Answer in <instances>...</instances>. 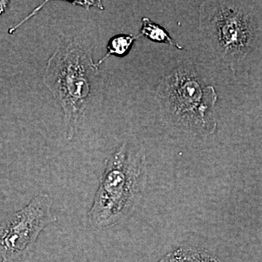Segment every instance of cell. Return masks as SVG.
<instances>
[{
	"mask_svg": "<svg viewBox=\"0 0 262 262\" xmlns=\"http://www.w3.org/2000/svg\"><path fill=\"white\" fill-rule=\"evenodd\" d=\"M163 100L169 116L175 123L201 136L216 128L214 106L218 99L214 88L205 85L189 71H176L167 77Z\"/></svg>",
	"mask_w": 262,
	"mask_h": 262,
	"instance_id": "277c9868",
	"label": "cell"
},
{
	"mask_svg": "<svg viewBox=\"0 0 262 262\" xmlns=\"http://www.w3.org/2000/svg\"><path fill=\"white\" fill-rule=\"evenodd\" d=\"M199 29L219 61L235 74L261 39V9L253 2H204L200 6Z\"/></svg>",
	"mask_w": 262,
	"mask_h": 262,
	"instance_id": "7a4b0ae2",
	"label": "cell"
},
{
	"mask_svg": "<svg viewBox=\"0 0 262 262\" xmlns=\"http://www.w3.org/2000/svg\"><path fill=\"white\" fill-rule=\"evenodd\" d=\"M159 262H181L179 250H177L173 253H169L163 259L160 260Z\"/></svg>",
	"mask_w": 262,
	"mask_h": 262,
	"instance_id": "30bf717a",
	"label": "cell"
},
{
	"mask_svg": "<svg viewBox=\"0 0 262 262\" xmlns=\"http://www.w3.org/2000/svg\"><path fill=\"white\" fill-rule=\"evenodd\" d=\"M73 5H80V6L83 7L85 9L89 10L91 7H96L98 9L103 10L102 4L101 2L100 1H75L72 3Z\"/></svg>",
	"mask_w": 262,
	"mask_h": 262,
	"instance_id": "9c48e42d",
	"label": "cell"
},
{
	"mask_svg": "<svg viewBox=\"0 0 262 262\" xmlns=\"http://www.w3.org/2000/svg\"><path fill=\"white\" fill-rule=\"evenodd\" d=\"M181 262H224L213 253L196 248H179Z\"/></svg>",
	"mask_w": 262,
	"mask_h": 262,
	"instance_id": "ba28073f",
	"label": "cell"
},
{
	"mask_svg": "<svg viewBox=\"0 0 262 262\" xmlns=\"http://www.w3.org/2000/svg\"><path fill=\"white\" fill-rule=\"evenodd\" d=\"M98 72L91 51L75 39H62L48 61L44 83L63 110L68 139L75 135L87 110Z\"/></svg>",
	"mask_w": 262,
	"mask_h": 262,
	"instance_id": "3957f363",
	"label": "cell"
},
{
	"mask_svg": "<svg viewBox=\"0 0 262 262\" xmlns=\"http://www.w3.org/2000/svg\"><path fill=\"white\" fill-rule=\"evenodd\" d=\"M140 35L145 36L153 42L168 44L178 50L183 49V47L170 37V34L165 29L146 17L142 18V27L141 29Z\"/></svg>",
	"mask_w": 262,
	"mask_h": 262,
	"instance_id": "8992f818",
	"label": "cell"
},
{
	"mask_svg": "<svg viewBox=\"0 0 262 262\" xmlns=\"http://www.w3.org/2000/svg\"><path fill=\"white\" fill-rule=\"evenodd\" d=\"M146 182L144 151L130 143H123L106 160L89 212L91 227L104 230L125 222L135 211Z\"/></svg>",
	"mask_w": 262,
	"mask_h": 262,
	"instance_id": "6da1fadb",
	"label": "cell"
},
{
	"mask_svg": "<svg viewBox=\"0 0 262 262\" xmlns=\"http://www.w3.org/2000/svg\"><path fill=\"white\" fill-rule=\"evenodd\" d=\"M140 36V34L138 36H134L133 34H120L112 38L106 46V53L96 63L97 67L106 61L112 55L122 56L126 54L133 46V43L135 42V40Z\"/></svg>",
	"mask_w": 262,
	"mask_h": 262,
	"instance_id": "52a82bcc",
	"label": "cell"
},
{
	"mask_svg": "<svg viewBox=\"0 0 262 262\" xmlns=\"http://www.w3.org/2000/svg\"><path fill=\"white\" fill-rule=\"evenodd\" d=\"M7 3H8V2L0 1V14L5 11V9L6 8L7 6Z\"/></svg>",
	"mask_w": 262,
	"mask_h": 262,
	"instance_id": "8fae6325",
	"label": "cell"
},
{
	"mask_svg": "<svg viewBox=\"0 0 262 262\" xmlns=\"http://www.w3.org/2000/svg\"><path fill=\"white\" fill-rule=\"evenodd\" d=\"M1 262H5L4 261H2Z\"/></svg>",
	"mask_w": 262,
	"mask_h": 262,
	"instance_id": "7c38bea8",
	"label": "cell"
},
{
	"mask_svg": "<svg viewBox=\"0 0 262 262\" xmlns=\"http://www.w3.org/2000/svg\"><path fill=\"white\" fill-rule=\"evenodd\" d=\"M53 200L41 193L0 225V256L5 262L18 261L30 253L41 232L57 218Z\"/></svg>",
	"mask_w": 262,
	"mask_h": 262,
	"instance_id": "5b68a950",
	"label": "cell"
}]
</instances>
